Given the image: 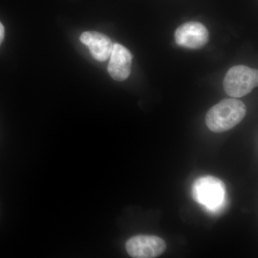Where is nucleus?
<instances>
[{
  "label": "nucleus",
  "mask_w": 258,
  "mask_h": 258,
  "mask_svg": "<svg viewBox=\"0 0 258 258\" xmlns=\"http://www.w3.org/2000/svg\"><path fill=\"white\" fill-rule=\"evenodd\" d=\"M109 64L108 74L116 81H123L128 79L132 71L133 56L130 51L118 43L113 44Z\"/></svg>",
  "instance_id": "6"
},
{
  "label": "nucleus",
  "mask_w": 258,
  "mask_h": 258,
  "mask_svg": "<svg viewBox=\"0 0 258 258\" xmlns=\"http://www.w3.org/2000/svg\"><path fill=\"white\" fill-rule=\"evenodd\" d=\"M125 249L134 258H155L166 251L165 241L155 235H139L127 240Z\"/></svg>",
  "instance_id": "4"
},
{
  "label": "nucleus",
  "mask_w": 258,
  "mask_h": 258,
  "mask_svg": "<svg viewBox=\"0 0 258 258\" xmlns=\"http://www.w3.org/2000/svg\"><path fill=\"white\" fill-rule=\"evenodd\" d=\"M246 111L243 102L235 98H227L209 110L205 122L212 132L223 133L240 123Z\"/></svg>",
  "instance_id": "1"
},
{
  "label": "nucleus",
  "mask_w": 258,
  "mask_h": 258,
  "mask_svg": "<svg viewBox=\"0 0 258 258\" xmlns=\"http://www.w3.org/2000/svg\"><path fill=\"white\" fill-rule=\"evenodd\" d=\"M258 84L257 70L246 66H235L226 74L223 86L225 93L232 98H242L249 94Z\"/></svg>",
  "instance_id": "3"
},
{
  "label": "nucleus",
  "mask_w": 258,
  "mask_h": 258,
  "mask_svg": "<svg viewBox=\"0 0 258 258\" xmlns=\"http://www.w3.org/2000/svg\"><path fill=\"white\" fill-rule=\"evenodd\" d=\"M80 40L89 48L95 60L104 62L109 58L113 44L107 35L101 32L88 31L83 32Z\"/></svg>",
  "instance_id": "7"
},
{
  "label": "nucleus",
  "mask_w": 258,
  "mask_h": 258,
  "mask_svg": "<svg viewBox=\"0 0 258 258\" xmlns=\"http://www.w3.org/2000/svg\"><path fill=\"white\" fill-rule=\"evenodd\" d=\"M5 36V28L3 27V25H2V23H0V45H1L2 42L3 41V39H4Z\"/></svg>",
  "instance_id": "8"
},
{
  "label": "nucleus",
  "mask_w": 258,
  "mask_h": 258,
  "mask_svg": "<svg viewBox=\"0 0 258 258\" xmlns=\"http://www.w3.org/2000/svg\"><path fill=\"white\" fill-rule=\"evenodd\" d=\"M174 39L176 43L180 47L190 50H198L208 43L209 32L203 24L189 22L176 29Z\"/></svg>",
  "instance_id": "5"
},
{
  "label": "nucleus",
  "mask_w": 258,
  "mask_h": 258,
  "mask_svg": "<svg viewBox=\"0 0 258 258\" xmlns=\"http://www.w3.org/2000/svg\"><path fill=\"white\" fill-rule=\"evenodd\" d=\"M192 198L209 211H220L225 208L227 201L225 184L215 176H201L194 182Z\"/></svg>",
  "instance_id": "2"
}]
</instances>
